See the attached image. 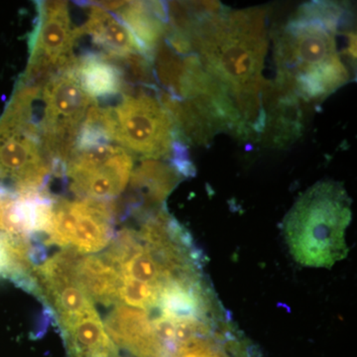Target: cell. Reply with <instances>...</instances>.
<instances>
[{"label":"cell","instance_id":"2e32d148","mask_svg":"<svg viewBox=\"0 0 357 357\" xmlns=\"http://www.w3.org/2000/svg\"><path fill=\"white\" fill-rule=\"evenodd\" d=\"M180 174L172 165L157 160H146L130 177V188L137 196L136 208H149L163 203L180 180Z\"/></svg>","mask_w":357,"mask_h":357},{"label":"cell","instance_id":"8fae6325","mask_svg":"<svg viewBox=\"0 0 357 357\" xmlns=\"http://www.w3.org/2000/svg\"><path fill=\"white\" fill-rule=\"evenodd\" d=\"M103 325L114 344L126 347L134 356L170 357L155 337L148 311L119 305Z\"/></svg>","mask_w":357,"mask_h":357},{"label":"cell","instance_id":"5b68a950","mask_svg":"<svg viewBox=\"0 0 357 357\" xmlns=\"http://www.w3.org/2000/svg\"><path fill=\"white\" fill-rule=\"evenodd\" d=\"M107 109L112 143L147 160L171 159L178 134L159 96L143 91L122 93L121 102Z\"/></svg>","mask_w":357,"mask_h":357},{"label":"cell","instance_id":"6da1fadb","mask_svg":"<svg viewBox=\"0 0 357 357\" xmlns=\"http://www.w3.org/2000/svg\"><path fill=\"white\" fill-rule=\"evenodd\" d=\"M335 2L303 4L273 33L274 83L305 103H319L351 81L338 36L349 30Z\"/></svg>","mask_w":357,"mask_h":357},{"label":"cell","instance_id":"e0dca14e","mask_svg":"<svg viewBox=\"0 0 357 357\" xmlns=\"http://www.w3.org/2000/svg\"><path fill=\"white\" fill-rule=\"evenodd\" d=\"M77 283L91 300L112 305L119 301L121 275L102 255H84L77 265Z\"/></svg>","mask_w":357,"mask_h":357},{"label":"cell","instance_id":"4fadbf2b","mask_svg":"<svg viewBox=\"0 0 357 357\" xmlns=\"http://www.w3.org/2000/svg\"><path fill=\"white\" fill-rule=\"evenodd\" d=\"M79 34L91 37L110 59H128L140 54L128 28L102 6H91Z\"/></svg>","mask_w":357,"mask_h":357},{"label":"cell","instance_id":"3957f363","mask_svg":"<svg viewBox=\"0 0 357 357\" xmlns=\"http://www.w3.org/2000/svg\"><path fill=\"white\" fill-rule=\"evenodd\" d=\"M351 204L344 188L335 181L319 182L298 199L284 222L286 241L298 262L331 267L344 259Z\"/></svg>","mask_w":357,"mask_h":357},{"label":"cell","instance_id":"52a82bcc","mask_svg":"<svg viewBox=\"0 0 357 357\" xmlns=\"http://www.w3.org/2000/svg\"><path fill=\"white\" fill-rule=\"evenodd\" d=\"M38 16L30 36V57L23 83L41 84L76 62L74 46L81 36L64 1L38 2Z\"/></svg>","mask_w":357,"mask_h":357},{"label":"cell","instance_id":"ac0fdd59","mask_svg":"<svg viewBox=\"0 0 357 357\" xmlns=\"http://www.w3.org/2000/svg\"><path fill=\"white\" fill-rule=\"evenodd\" d=\"M160 291L161 288L121 276L119 301L126 306L149 311L157 307Z\"/></svg>","mask_w":357,"mask_h":357},{"label":"cell","instance_id":"7a4b0ae2","mask_svg":"<svg viewBox=\"0 0 357 357\" xmlns=\"http://www.w3.org/2000/svg\"><path fill=\"white\" fill-rule=\"evenodd\" d=\"M189 39L204 69L231 98L267 84L262 76L269 42L264 7L231 11L202 1Z\"/></svg>","mask_w":357,"mask_h":357},{"label":"cell","instance_id":"9a60e30c","mask_svg":"<svg viewBox=\"0 0 357 357\" xmlns=\"http://www.w3.org/2000/svg\"><path fill=\"white\" fill-rule=\"evenodd\" d=\"M82 88L93 100L121 95L124 86L121 69L105 56L88 54L70 69Z\"/></svg>","mask_w":357,"mask_h":357},{"label":"cell","instance_id":"9c48e42d","mask_svg":"<svg viewBox=\"0 0 357 357\" xmlns=\"http://www.w3.org/2000/svg\"><path fill=\"white\" fill-rule=\"evenodd\" d=\"M69 222L70 248L81 255H95L114 238L112 223L115 211L110 202L81 199L64 201Z\"/></svg>","mask_w":357,"mask_h":357},{"label":"cell","instance_id":"ba28073f","mask_svg":"<svg viewBox=\"0 0 357 357\" xmlns=\"http://www.w3.org/2000/svg\"><path fill=\"white\" fill-rule=\"evenodd\" d=\"M133 158L112 143L75 148L64 167L70 189L81 199L112 202L126 189Z\"/></svg>","mask_w":357,"mask_h":357},{"label":"cell","instance_id":"8992f818","mask_svg":"<svg viewBox=\"0 0 357 357\" xmlns=\"http://www.w3.org/2000/svg\"><path fill=\"white\" fill-rule=\"evenodd\" d=\"M95 102L70 70L59 73L40 84L41 116L38 117V124L54 172L64 173L89 109Z\"/></svg>","mask_w":357,"mask_h":357},{"label":"cell","instance_id":"277c9868","mask_svg":"<svg viewBox=\"0 0 357 357\" xmlns=\"http://www.w3.org/2000/svg\"><path fill=\"white\" fill-rule=\"evenodd\" d=\"M39 89L21 83L0 119V180L10 181L17 194L45 191L54 172L35 115Z\"/></svg>","mask_w":357,"mask_h":357},{"label":"cell","instance_id":"d6986e66","mask_svg":"<svg viewBox=\"0 0 357 357\" xmlns=\"http://www.w3.org/2000/svg\"><path fill=\"white\" fill-rule=\"evenodd\" d=\"M177 357H234L218 344L217 338L211 337L199 340L185 347Z\"/></svg>","mask_w":357,"mask_h":357},{"label":"cell","instance_id":"5bb4252c","mask_svg":"<svg viewBox=\"0 0 357 357\" xmlns=\"http://www.w3.org/2000/svg\"><path fill=\"white\" fill-rule=\"evenodd\" d=\"M73 357L116 356V347L105 332L96 310L60 326Z\"/></svg>","mask_w":357,"mask_h":357},{"label":"cell","instance_id":"30bf717a","mask_svg":"<svg viewBox=\"0 0 357 357\" xmlns=\"http://www.w3.org/2000/svg\"><path fill=\"white\" fill-rule=\"evenodd\" d=\"M299 98L278 84L268 83L265 91V124L260 139L273 147L293 143L304 130V112Z\"/></svg>","mask_w":357,"mask_h":357},{"label":"cell","instance_id":"7c38bea8","mask_svg":"<svg viewBox=\"0 0 357 357\" xmlns=\"http://www.w3.org/2000/svg\"><path fill=\"white\" fill-rule=\"evenodd\" d=\"M128 28L140 55L149 62L168 30V8L162 2H121L114 9Z\"/></svg>","mask_w":357,"mask_h":357}]
</instances>
